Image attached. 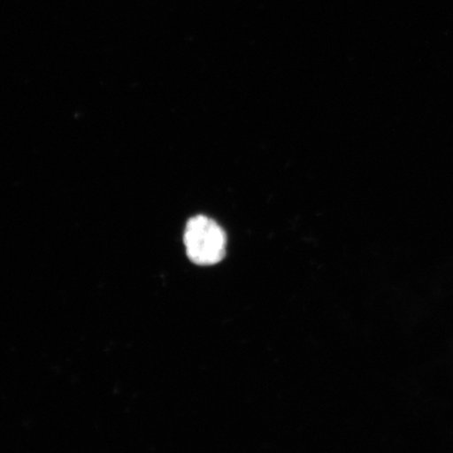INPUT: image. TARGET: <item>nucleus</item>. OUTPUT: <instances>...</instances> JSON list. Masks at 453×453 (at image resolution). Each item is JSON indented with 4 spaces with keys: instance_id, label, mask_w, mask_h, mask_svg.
I'll use <instances>...</instances> for the list:
<instances>
[{
    "instance_id": "1",
    "label": "nucleus",
    "mask_w": 453,
    "mask_h": 453,
    "mask_svg": "<svg viewBox=\"0 0 453 453\" xmlns=\"http://www.w3.org/2000/svg\"><path fill=\"white\" fill-rule=\"evenodd\" d=\"M184 242L187 257L197 265H217L225 257L226 234L217 222L203 215L188 220Z\"/></svg>"
}]
</instances>
